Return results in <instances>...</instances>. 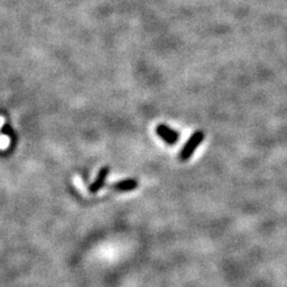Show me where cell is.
<instances>
[{
	"label": "cell",
	"instance_id": "5",
	"mask_svg": "<svg viewBox=\"0 0 287 287\" xmlns=\"http://www.w3.org/2000/svg\"><path fill=\"white\" fill-rule=\"evenodd\" d=\"M10 144H11V139L8 135L0 134V150L1 151L7 150L8 147H10Z\"/></svg>",
	"mask_w": 287,
	"mask_h": 287
},
{
	"label": "cell",
	"instance_id": "6",
	"mask_svg": "<svg viewBox=\"0 0 287 287\" xmlns=\"http://www.w3.org/2000/svg\"><path fill=\"white\" fill-rule=\"evenodd\" d=\"M104 176H105L104 172H103V174H101V176H99V178L97 180V182H96V184H95V189L97 188V187L101 186L102 182H103V178H104Z\"/></svg>",
	"mask_w": 287,
	"mask_h": 287
},
{
	"label": "cell",
	"instance_id": "7",
	"mask_svg": "<svg viewBox=\"0 0 287 287\" xmlns=\"http://www.w3.org/2000/svg\"><path fill=\"white\" fill-rule=\"evenodd\" d=\"M4 123H5V117L0 116V129L2 128V126H4Z\"/></svg>",
	"mask_w": 287,
	"mask_h": 287
},
{
	"label": "cell",
	"instance_id": "3",
	"mask_svg": "<svg viewBox=\"0 0 287 287\" xmlns=\"http://www.w3.org/2000/svg\"><path fill=\"white\" fill-rule=\"evenodd\" d=\"M138 187V182L137 181H125V182H121L116 186L117 189L122 190V192H128V190L135 189Z\"/></svg>",
	"mask_w": 287,
	"mask_h": 287
},
{
	"label": "cell",
	"instance_id": "1",
	"mask_svg": "<svg viewBox=\"0 0 287 287\" xmlns=\"http://www.w3.org/2000/svg\"><path fill=\"white\" fill-rule=\"evenodd\" d=\"M205 139V132L204 131H196L194 132V134H192V137L188 139L184 146L181 150L180 155H178V159L181 162H187L192 158L194 152L200 146L202 141Z\"/></svg>",
	"mask_w": 287,
	"mask_h": 287
},
{
	"label": "cell",
	"instance_id": "2",
	"mask_svg": "<svg viewBox=\"0 0 287 287\" xmlns=\"http://www.w3.org/2000/svg\"><path fill=\"white\" fill-rule=\"evenodd\" d=\"M156 132L157 134H158V137L161 138L162 140H164L168 145H175L178 141V139H180L178 132L170 128V127H168L167 125L157 126Z\"/></svg>",
	"mask_w": 287,
	"mask_h": 287
},
{
	"label": "cell",
	"instance_id": "4",
	"mask_svg": "<svg viewBox=\"0 0 287 287\" xmlns=\"http://www.w3.org/2000/svg\"><path fill=\"white\" fill-rule=\"evenodd\" d=\"M73 183H74L75 188L80 190L81 194H83L84 196L87 195V189L85 188V186H84L83 180H81V177L79 176V175H75V176L73 177Z\"/></svg>",
	"mask_w": 287,
	"mask_h": 287
}]
</instances>
